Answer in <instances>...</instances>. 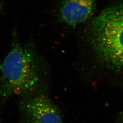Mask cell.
<instances>
[{
	"label": "cell",
	"mask_w": 123,
	"mask_h": 123,
	"mask_svg": "<svg viewBox=\"0 0 123 123\" xmlns=\"http://www.w3.org/2000/svg\"><path fill=\"white\" fill-rule=\"evenodd\" d=\"M0 70V94L8 98L37 92L43 82L46 67L43 59L31 47L16 41Z\"/></svg>",
	"instance_id": "6da1fadb"
},
{
	"label": "cell",
	"mask_w": 123,
	"mask_h": 123,
	"mask_svg": "<svg viewBox=\"0 0 123 123\" xmlns=\"http://www.w3.org/2000/svg\"><path fill=\"white\" fill-rule=\"evenodd\" d=\"M87 37L98 63L114 69L123 68V4L107 8L94 18Z\"/></svg>",
	"instance_id": "7a4b0ae2"
},
{
	"label": "cell",
	"mask_w": 123,
	"mask_h": 123,
	"mask_svg": "<svg viewBox=\"0 0 123 123\" xmlns=\"http://www.w3.org/2000/svg\"><path fill=\"white\" fill-rule=\"evenodd\" d=\"M21 123H63L57 106L46 94L27 95L21 104Z\"/></svg>",
	"instance_id": "3957f363"
},
{
	"label": "cell",
	"mask_w": 123,
	"mask_h": 123,
	"mask_svg": "<svg viewBox=\"0 0 123 123\" xmlns=\"http://www.w3.org/2000/svg\"><path fill=\"white\" fill-rule=\"evenodd\" d=\"M96 0H62L59 15L62 22L75 27L92 17L94 12Z\"/></svg>",
	"instance_id": "277c9868"
},
{
	"label": "cell",
	"mask_w": 123,
	"mask_h": 123,
	"mask_svg": "<svg viewBox=\"0 0 123 123\" xmlns=\"http://www.w3.org/2000/svg\"><path fill=\"white\" fill-rule=\"evenodd\" d=\"M122 120H123V114H122Z\"/></svg>",
	"instance_id": "5b68a950"
}]
</instances>
